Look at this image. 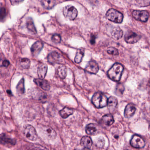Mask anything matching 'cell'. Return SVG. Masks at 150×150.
<instances>
[{
    "label": "cell",
    "instance_id": "1",
    "mask_svg": "<svg viewBox=\"0 0 150 150\" xmlns=\"http://www.w3.org/2000/svg\"><path fill=\"white\" fill-rule=\"evenodd\" d=\"M124 71V67L121 64L115 63L108 71L109 78L115 81H118L121 79Z\"/></svg>",
    "mask_w": 150,
    "mask_h": 150
},
{
    "label": "cell",
    "instance_id": "2",
    "mask_svg": "<svg viewBox=\"0 0 150 150\" xmlns=\"http://www.w3.org/2000/svg\"><path fill=\"white\" fill-rule=\"evenodd\" d=\"M108 99L107 96L101 92H97L93 96L92 102L98 108L106 107L108 104Z\"/></svg>",
    "mask_w": 150,
    "mask_h": 150
},
{
    "label": "cell",
    "instance_id": "3",
    "mask_svg": "<svg viewBox=\"0 0 150 150\" xmlns=\"http://www.w3.org/2000/svg\"><path fill=\"white\" fill-rule=\"evenodd\" d=\"M106 17L110 21L115 23H121L123 20V15L117 10L113 8L108 10L106 13Z\"/></svg>",
    "mask_w": 150,
    "mask_h": 150
},
{
    "label": "cell",
    "instance_id": "4",
    "mask_svg": "<svg viewBox=\"0 0 150 150\" xmlns=\"http://www.w3.org/2000/svg\"><path fill=\"white\" fill-rule=\"evenodd\" d=\"M63 13L64 17L71 21L75 20L78 16V11L74 6L71 5L64 8Z\"/></svg>",
    "mask_w": 150,
    "mask_h": 150
},
{
    "label": "cell",
    "instance_id": "5",
    "mask_svg": "<svg viewBox=\"0 0 150 150\" xmlns=\"http://www.w3.org/2000/svg\"><path fill=\"white\" fill-rule=\"evenodd\" d=\"M23 133L29 140L35 141L38 138V134L35 129L33 126L27 125L24 127L23 129Z\"/></svg>",
    "mask_w": 150,
    "mask_h": 150
},
{
    "label": "cell",
    "instance_id": "6",
    "mask_svg": "<svg viewBox=\"0 0 150 150\" xmlns=\"http://www.w3.org/2000/svg\"><path fill=\"white\" fill-rule=\"evenodd\" d=\"M132 16L137 21L143 22L147 21L149 17V13L144 10H134L132 12Z\"/></svg>",
    "mask_w": 150,
    "mask_h": 150
},
{
    "label": "cell",
    "instance_id": "7",
    "mask_svg": "<svg viewBox=\"0 0 150 150\" xmlns=\"http://www.w3.org/2000/svg\"><path fill=\"white\" fill-rule=\"evenodd\" d=\"M132 146L136 148H142L145 145L144 140L140 136L137 135H133L130 140Z\"/></svg>",
    "mask_w": 150,
    "mask_h": 150
},
{
    "label": "cell",
    "instance_id": "8",
    "mask_svg": "<svg viewBox=\"0 0 150 150\" xmlns=\"http://www.w3.org/2000/svg\"><path fill=\"white\" fill-rule=\"evenodd\" d=\"M41 130L43 135L48 139H53L57 137V133L50 126H42Z\"/></svg>",
    "mask_w": 150,
    "mask_h": 150
},
{
    "label": "cell",
    "instance_id": "9",
    "mask_svg": "<svg viewBox=\"0 0 150 150\" xmlns=\"http://www.w3.org/2000/svg\"><path fill=\"white\" fill-rule=\"evenodd\" d=\"M141 37L133 32H127L125 36V40L128 43L134 44L140 40Z\"/></svg>",
    "mask_w": 150,
    "mask_h": 150
},
{
    "label": "cell",
    "instance_id": "10",
    "mask_svg": "<svg viewBox=\"0 0 150 150\" xmlns=\"http://www.w3.org/2000/svg\"><path fill=\"white\" fill-rule=\"evenodd\" d=\"M99 67L97 63L94 60H91L86 67V71L92 74H96L99 71Z\"/></svg>",
    "mask_w": 150,
    "mask_h": 150
},
{
    "label": "cell",
    "instance_id": "11",
    "mask_svg": "<svg viewBox=\"0 0 150 150\" xmlns=\"http://www.w3.org/2000/svg\"><path fill=\"white\" fill-rule=\"evenodd\" d=\"M1 144L6 146H13L16 143L15 139L12 138L5 133H2L1 136Z\"/></svg>",
    "mask_w": 150,
    "mask_h": 150
},
{
    "label": "cell",
    "instance_id": "12",
    "mask_svg": "<svg viewBox=\"0 0 150 150\" xmlns=\"http://www.w3.org/2000/svg\"><path fill=\"white\" fill-rule=\"evenodd\" d=\"M47 59L49 63L52 64H58L60 62V55L57 52H53L48 55Z\"/></svg>",
    "mask_w": 150,
    "mask_h": 150
},
{
    "label": "cell",
    "instance_id": "13",
    "mask_svg": "<svg viewBox=\"0 0 150 150\" xmlns=\"http://www.w3.org/2000/svg\"><path fill=\"white\" fill-rule=\"evenodd\" d=\"M117 104V100L116 97L114 96H110L108 99V108L110 113H113L115 111Z\"/></svg>",
    "mask_w": 150,
    "mask_h": 150
},
{
    "label": "cell",
    "instance_id": "14",
    "mask_svg": "<svg viewBox=\"0 0 150 150\" xmlns=\"http://www.w3.org/2000/svg\"><path fill=\"white\" fill-rule=\"evenodd\" d=\"M136 110V108L133 104H128L125 107V117L127 118L132 117L135 114Z\"/></svg>",
    "mask_w": 150,
    "mask_h": 150
},
{
    "label": "cell",
    "instance_id": "15",
    "mask_svg": "<svg viewBox=\"0 0 150 150\" xmlns=\"http://www.w3.org/2000/svg\"><path fill=\"white\" fill-rule=\"evenodd\" d=\"M43 45L40 42H37L32 45L31 51L33 56H37L42 50Z\"/></svg>",
    "mask_w": 150,
    "mask_h": 150
},
{
    "label": "cell",
    "instance_id": "16",
    "mask_svg": "<svg viewBox=\"0 0 150 150\" xmlns=\"http://www.w3.org/2000/svg\"><path fill=\"white\" fill-rule=\"evenodd\" d=\"M34 81L37 85L43 90L48 91L50 90V86L49 82L47 81L44 80L43 79H35L34 80Z\"/></svg>",
    "mask_w": 150,
    "mask_h": 150
},
{
    "label": "cell",
    "instance_id": "17",
    "mask_svg": "<svg viewBox=\"0 0 150 150\" xmlns=\"http://www.w3.org/2000/svg\"><path fill=\"white\" fill-rule=\"evenodd\" d=\"M81 145L85 149H89L93 144L92 139L88 136H84L81 139Z\"/></svg>",
    "mask_w": 150,
    "mask_h": 150
},
{
    "label": "cell",
    "instance_id": "18",
    "mask_svg": "<svg viewBox=\"0 0 150 150\" xmlns=\"http://www.w3.org/2000/svg\"><path fill=\"white\" fill-rule=\"evenodd\" d=\"M86 131L88 135H96L98 133V126L95 124H89L86 126Z\"/></svg>",
    "mask_w": 150,
    "mask_h": 150
},
{
    "label": "cell",
    "instance_id": "19",
    "mask_svg": "<svg viewBox=\"0 0 150 150\" xmlns=\"http://www.w3.org/2000/svg\"><path fill=\"white\" fill-rule=\"evenodd\" d=\"M48 70V66L45 64H42L38 66V74L39 78L44 79L46 76Z\"/></svg>",
    "mask_w": 150,
    "mask_h": 150
},
{
    "label": "cell",
    "instance_id": "20",
    "mask_svg": "<svg viewBox=\"0 0 150 150\" xmlns=\"http://www.w3.org/2000/svg\"><path fill=\"white\" fill-rule=\"evenodd\" d=\"M123 35L122 30L119 27H115L111 32V36L112 38L115 40L121 39Z\"/></svg>",
    "mask_w": 150,
    "mask_h": 150
},
{
    "label": "cell",
    "instance_id": "21",
    "mask_svg": "<svg viewBox=\"0 0 150 150\" xmlns=\"http://www.w3.org/2000/svg\"><path fill=\"white\" fill-rule=\"evenodd\" d=\"M42 6L47 9H51L53 8L56 5V0H42Z\"/></svg>",
    "mask_w": 150,
    "mask_h": 150
},
{
    "label": "cell",
    "instance_id": "22",
    "mask_svg": "<svg viewBox=\"0 0 150 150\" xmlns=\"http://www.w3.org/2000/svg\"><path fill=\"white\" fill-rule=\"evenodd\" d=\"M74 113V110L72 109L69 108L67 107L64 108L59 111V114L63 118H67L72 115Z\"/></svg>",
    "mask_w": 150,
    "mask_h": 150
},
{
    "label": "cell",
    "instance_id": "23",
    "mask_svg": "<svg viewBox=\"0 0 150 150\" xmlns=\"http://www.w3.org/2000/svg\"><path fill=\"white\" fill-rule=\"evenodd\" d=\"M102 122L107 125H111L114 123L115 120L113 116L110 114L105 115L102 118Z\"/></svg>",
    "mask_w": 150,
    "mask_h": 150
},
{
    "label": "cell",
    "instance_id": "24",
    "mask_svg": "<svg viewBox=\"0 0 150 150\" xmlns=\"http://www.w3.org/2000/svg\"><path fill=\"white\" fill-rule=\"evenodd\" d=\"M84 49L81 48L77 50V53H76V56H75V63L77 64H79L82 61V59L84 56Z\"/></svg>",
    "mask_w": 150,
    "mask_h": 150
},
{
    "label": "cell",
    "instance_id": "25",
    "mask_svg": "<svg viewBox=\"0 0 150 150\" xmlns=\"http://www.w3.org/2000/svg\"><path fill=\"white\" fill-rule=\"evenodd\" d=\"M57 74L61 79H64L67 74V69L64 66H60L57 69Z\"/></svg>",
    "mask_w": 150,
    "mask_h": 150
},
{
    "label": "cell",
    "instance_id": "26",
    "mask_svg": "<svg viewBox=\"0 0 150 150\" xmlns=\"http://www.w3.org/2000/svg\"><path fill=\"white\" fill-rule=\"evenodd\" d=\"M27 27L30 32H32L33 34H35L37 33L36 29L34 25V23L32 19L29 18L28 19L27 22Z\"/></svg>",
    "mask_w": 150,
    "mask_h": 150
},
{
    "label": "cell",
    "instance_id": "27",
    "mask_svg": "<svg viewBox=\"0 0 150 150\" xmlns=\"http://www.w3.org/2000/svg\"><path fill=\"white\" fill-rule=\"evenodd\" d=\"M135 4L140 7L148 6H150V0H136Z\"/></svg>",
    "mask_w": 150,
    "mask_h": 150
},
{
    "label": "cell",
    "instance_id": "28",
    "mask_svg": "<svg viewBox=\"0 0 150 150\" xmlns=\"http://www.w3.org/2000/svg\"><path fill=\"white\" fill-rule=\"evenodd\" d=\"M16 89H17V92L19 94H23L24 93V90H25L24 79H22L19 81V83H18L17 87H16Z\"/></svg>",
    "mask_w": 150,
    "mask_h": 150
},
{
    "label": "cell",
    "instance_id": "29",
    "mask_svg": "<svg viewBox=\"0 0 150 150\" xmlns=\"http://www.w3.org/2000/svg\"><path fill=\"white\" fill-rule=\"evenodd\" d=\"M21 66L24 69H28L30 66V60L27 58H22L20 60Z\"/></svg>",
    "mask_w": 150,
    "mask_h": 150
},
{
    "label": "cell",
    "instance_id": "30",
    "mask_svg": "<svg viewBox=\"0 0 150 150\" xmlns=\"http://www.w3.org/2000/svg\"><path fill=\"white\" fill-rule=\"evenodd\" d=\"M96 145L99 148H102L105 144V140L102 137H100L97 139L96 142Z\"/></svg>",
    "mask_w": 150,
    "mask_h": 150
},
{
    "label": "cell",
    "instance_id": "31",
    "mask_svg": "<svg viewBox=\"0 0 150 150\" xmlns=\"http://www.w3.org/2000/svg\"><path fill=\"white\" fill-rule=\"evenodd\" d=\"M124 91V86L122 84H118L116 88V93L117 95H119V94H122Z\"/></svg>",
    "mask_w": 150,
    "mask_h": 150
},
{
    "label": "cell",
    "instance_id": "32",
    "mask_svg": "<svg viewBox=\"0 0 150 150\" xmlns=\"http://www.w3.org/2000/svg\"><path fill=\"white\" fill-rule=\"evenodd\" d=\"M61 38L58 34H54L52 37V41L55 43H59L61 42Z\"/></svg>",
    "mask_w": 150,
    "mask_h": 150
},
{
    "label": "cell",
    "instance_id": "33",
    "mask_svg": "<svg viewBox=\"0 0 150 150\" xmlns=\"http://www.w3.org/2000/svg\"><path fill=\"white\" fill-rule=\"evenodd\" d=\"M107 52L110 55H113V56H117L118 55V51L115 48L113 47H110L108 49Z\"/></svg>",
    "mask_w": 150,
    "mask_h": 150
},
{
    "label": "cell",
    "instance_id": "34",
    "mask_svg": "<svg viewBox=\"0 0 150 150\" xmlns=\"http://www.w3.org/2000/svg\"><path fill=\"white\" fill-rule=\"evenodd\" d=\"M24 0H10V3L13 6H16L23 2Z\"/></svg>",
    "mask_w": 150,
    "mask_h": 150
},
{
    "label": "cell",
    "instance_id": "35",
    "mask_svg": "<svg viewBox=\"0 0 150 150\" xmlns=\"http://www.w3.org/2000/svg\"><path fill=\"white\" fill-rule=\"evenodd\" d=\"M9 64H10V63H9V61L8 60H5L3 61V63H2V65H3V66L6 67H8Z\"/></svg>",
    "mask_w": 150,
    "mask_h": 150
},
{
    "label": "cell",
    "instance_id": "36",
    "mask_svg": "<svg viewBox=\"0 0 150 150\" xmlns=\"http://www.w3.org/2000/svg\"><path fill=\"white\" fill-rule=\"evenodd\" d=\"M65 1H67V0H65Z\"/></svg>",
    "mask_w": 150,
    "mask_h": 150
}]
</instances>
